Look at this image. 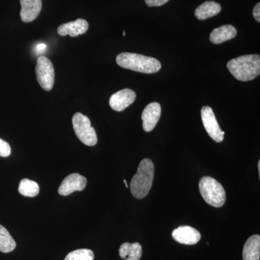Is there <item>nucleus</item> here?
Masks as SVG:
<instances>
[{
	"mask_svg": "<svg viewBox=\"0 0 260 260\" xmlns=\"http://www.w3.org/2000/svg\"><path fill=\"white\" fill-rule=\"evenodd\" d=\"M227 68L238 80L246 82L255 79L260 74V56L256 54L238 56L228 62Z\"/></svg>",
	"mask_w": 260,
	"mask_h": 260,
	"instance_id": "nucleus-1",
	"label": "nucleus"
},
{
	"mask_svg": "<svg viewBox=\"0 0 260 260\" xmlns=\"http://www.w3.org/2000/svg\"><path fill=\"white\" fill-rule=\"evenodd\" d=\"M116 63L124 69L146 74L157 73L161 68V64L155 58L135 53H121L116 56Z\"/></svg>",
	"mask_w": 260,
	"mask_h": 260,
	"instance_id": "nucleus-2",
	"label": "nucleus"
},
{
	"mask_svg": "<svg viewBox=\"0 0 260 260\" xmlns=\"http://www.w3.org/2000/svg\"><path fill=\"white\" fill-rule=\"evenodd\" d=\"M154 164L150 159L145 158L140 162L138 172L130 182V191L137 199H143L148 194L153 185Z\"/></svg>",
	"mask_w": 260,
	"mask_h": 260,
	"instance_id": "nucleus-3",
	"label": "nucleus"
},
{
	"mask_svg": "<svg viewBox=\"0 0 260 260\" xmlns=\"http://www.w3.org/2000/svg\"><path fill=\"white\" fill-rule=\"evenodd\" d=\"M200 194L205 203L215 207L220 208L225 203L226 194L223 186L216 179L210 177H204L199 182Z\"/></svg>",
	"mask_w": 260,
	"mask_h": 260,
	"instance_id": "nucleus-4",
	"label": "nucleus"
},
{
	"mask_svg": "<svg viewBox=\"0 0 260 260\" xmlns=\"http://www.w3.org/2000/svg\"><path fill=\"white\" fill-rule=\"evenodd\" d=\"M73 125L75 134L83 144L88 146H94L96 145V133L91 126L88 117L83 115L81 113H76L73 117Z\"/></svg>",
	"mask_w": 260,
	"mask_h": 260,
	"instance_id": "nucleus-5",
	"label": "nucleus"
},
{
	"mask_svg": "<svg viewBox=\"0 0 260 260\" xmlns=\"http://www.w3.org/2000/svg\"><path fill=\"white\" fill-rule=\"evenodd\" d=\"M36 74L39 85L44 90L49 91L54 83V68L51 61L46 56L38 58Z\"/></svg>",
	"mask_w": 260,
	"mask_h": 260,
	"instance_id": "nucleus-6",
	"label": "nucleus"
},
{
	"mask_svg": "<svg viewBox=\"0 0 260 260\" xmlns=\"http://www.w3.org/2000/svg\"><path fill=\"white\" fill-rule=\"evenodd\" d=\"M201 118L205 129L210 138L217 143L223 141L225 133L220 129L213 109L207 106L202 108Z\"/></svg>",
	"mask_w": 260,
	"mask_h": 260,
	"instance_id": "nucleus-7",
	"label": "nucleus"
},
{
	"mask_svg": "<svg viewBox=\"0 0 260 260\" xmlns=\"http://www.w3.org/2000/svg\"><path fill=\"white\" fill-rule=\"evenodd\" d=\"M86 185V178L75 173L65 178L59 186L58 192L61 196H68L75 191L83 190Z\"/></svg>",
	"mask_w": 260,
	"mask_h": 260,
	"instance_id": "nucleus-8",
	"label": "nucleus"
},
{
	"mask_svg": "<svg viewBox=\"0 0 260 260\" xmlns=\"http://www.w3.org/2000/svg\"><path fill=\"white\" fill-rule=\"evenodd\" d=\"M136 93L129 88L123 89L113 94L109 99V105L113 110L122 112L134 103Z\"/></svg>",
	"mask_w": 260,
	"mask_h": 260,
	"instance_id": "nucleus-9",
	"label": "nucleus"
},
{
	"mask_svg": "<svg viewBox=\"0 0 260 260\" xmlns=\"http://www.w3.org/2000/svg\"><path fill=\"white\" fill-rule=\"evenodd\" d=\"M161 114V107L157 102L149 104L142 113L143 127L147 133L151 132L155 127Z\"/></svg>",
	"mask_w": 260,
	"mask_h": 260,
	"instance_id": "nucleus-10",
	"label": "nucleus"
},
{
	"mask_svg": "<svg viewBox=\"0 0 260 260\" xmlns=\"http://www.w3.org/2000/svg\"><path fill=\"white\" fill-rule=\"evenodd\" d=\"M172 237L174 240L180 244L194 245L200 242L201 234L194 228L185 225L177 228L174 230L172 232Z\"/></svg>",
	"mask_w": 260,
	"mask_h": 260,
	"instance_id": "nucleus-11",
	"label": "nucleus"
},
{
	"mask_svg": "<svg viewBox=\"0 0 260 260\" xmlns=\"http://www.w3.org/2000/svg\"><path fill=\"white\" fill-rule=\"evenodd\" d=\"M20 18L24 23H30L37 19L42 8V0H20Z\"/></svg>",
	"mask_w": 260,
	"mask_h": 260,
	"instance_id": "nucleus-12",
	"label": "nucleus"
},
{
	"mask_svg": "<svg viewBox=\"0 0 260 260\" xmlns=\"http://www.w3.org/2000/svg\"><path fill=\"white\" fill-rule=\"evenodd\" d=\"M89 24L84 19H78L75 21L62 24L57 29V32L61 37L69 35L76 37L85 34L88 30Z\"/></svg>",
	"mask_w": 260,
	"mask_h": 260,
	"instance_id": "nucleus-13",
	"label": "nucleus"
},
{
	"mask_svg": "<svg viewBox=\"0 0 260 260\" xmlns=\"http://www.w3.org/2000/svg\"><path fill=\"white\" fill-rule=\"evenodd\" d=\"M237 35V30L232 25H224L213 29L210 36V41L214 44H220L222 43L232 40Z\"/></svg>",
	"mask_w": 260,
	"mask_h": 260,
	"instance_id": "nucleus-14",
	"label": "nucleus"
},
{
	"mask_svg": "<svg viewBox=\"0 0 260 260\" xmlns=\"http://www.w3.org/2000/svg\"><path fill=\"white\" fill-rule=\"evenodd\" d=\"M260 237L253 235L249 237L244 244L243 249V260H259Z\"/></svg>",
	"mask_w": 260,
	"mask_h": 260,
	"instance_id": "nucleus-15",
	"label": "nucleus"
},
{
	"mask_svg": "<svg viewBox=\"0 0 260 260\" xmlns=\"http://www.w3.org/2000/svg\"><path fill=\"white\" fill-rule=\"evenodd\" d=\"M221 9V6L218 3L214 1H206L195 10L194 15L198 20H204L218 15Z\"/></svg>",
	"mask_w": 260,
	"mask_h": 260,
	"instance_id": "nucleus-16",
	"label": "nucleus"
},
{
	"mask_svg": "<svg viewBox=\"0 0 260 260\" xmlns=\"http://www.w3.org/2000/svg\"><path fill=\"white\" fill-rule=\"evenodd\" d=\"M119 256L124 260H140L143 254V249L139 243H124L119 250Z\"/></svg>",
	"mask_w": 260,
	"mask_h": 260,
	"instance_id": "nucleus-17",
	"label": "nucleus"
},
{
	"mask_svg": "<svg viewBox=\"0 0 260 260\" xmlns=\"http://www.w3.org/2000/svg\"><path fill=\"white\" fill-rule=\"evenodd\" d=\"M16 247V243L10 236V233L3 225H0V251L9 253Z\"/></svg>",
	"mask_w": 260,
	"mask_h": 260,
	"instance_id": "nucleus-18",
	"label": "nucleus"
},
{
	"mask_svg": "<svg viewBox=\"0 0 260 260\" xmlns=\"http://www.w3.org/2000/svg\"><path fill=\"white\" fill-rule=\"evenodd\" d=\"M39 186L36 181L30 179H23L19 184L18 191L20 194L28 198H34L39 194Z\"/></svg>",
	"mask_w": 260,
	"mask_h": 260,
	"instance_id": "nucleus-19",
	"label": "nucleus"
},
{
	"mask_svg": "<svg viewBox=\"0 0 260 260\" xmlns=\"http://www.w3.org/2000/svg\"><path fill=\"white\" fill-rule=\"evenodd\" d=\"M93 251L88 249H77L69 253L64 260H93Z\"/></svg>",
	"mask_w": 260,
	"mask_h": 260,
	"instance_id": "nucleus-20",
	"label": "nucleus"
},
{
	"mask_svg": "<svg viewBox=\"0 0 260 260\" xmlns=\"http://www.w3.org/2000/svg\"><path fill=\"white\" fill-rule=\"evenodd\" d=\"M11 153V148L8 143L0 138V156L8 157Z\"/></svg>",
	"mask_w": 260,
	"mask_h": 260,
	"instance_id": "nucleus-21",
	"label": "nucleus"
},
{
	"mask_svg": "<svg viewBox=\"0 0 260 260\" xmlns=\"http://www.w3.org/2000/svg\"><path fill=\"white\" fill-rule=\"evenodd\" d=\"M148 7H160L165 5L169 0H145Z\"/></svg>",
	"mask_w": 260,
	"mask_h": 260,
	"instance_id": "nucleus-22",
	"label": "nucleus"
},
{
	"mask_svg": "<svg viewBox=\"0 0 260 260\" xmlns=\"http://www.w3.org/2000/svg\"><path fill=\"white\" fill-rule=\"evenodd\" d=\"M253 16H254V19L259 23L260 22V3H257L254 6V10H253Z\"/></svg>",
	"mask_w": 260,
	"mask_h": 260,
	"instance_id": "nucleus-23",
	"label": "nucleus"
},
{
	"mask_svg": "<svg viewBox=\"0 0 260 260\" xmlns=\"http://www.w3.org/2000/svg\"><path fill=\"white\" fill-rule=\"evenodd\" d=\"M46 45L45 44H39V45H38L37 46V50L38 51H44V49H46Z\"/></svg>",
	"mask_w": 260,
	"mask_h": 260,
	"instance_id": "nucleus-24",
	"label": "nucleus"
},
{
	"mask_svg": "<svg viewBox=\"0 0 260 260\" xmlns=\"http://www.w3.org/2000/svg\"><path fill=\"white\" fill-rule=\"evenodd\" d=\"M124 181V184H125L126 187V188L129 187V185H128L127 182H126V181L125 180V179H124V181Z\"/></svg>",
	"mask_w": 260,
	"mask_h": 260,
	"instance_id": "nucleus-25",
	"label": "nucleus"
},
{
	"mask_svg": "<svg viewBox=\"0 0 260 260\" xmlns=\"http://www.w3.org/2000/svg\"><path fill=\"white\" fill-rule=\"evenodd\" d=\"M125 35H126V32L125 31L123 32V36H124V37H125Z\"/></svg>",
	"mask_w": 260,
	"mask_h": 260,
	"instance_id": "nucleus-26",
	"label": "nucleus"
}]
</instances>
